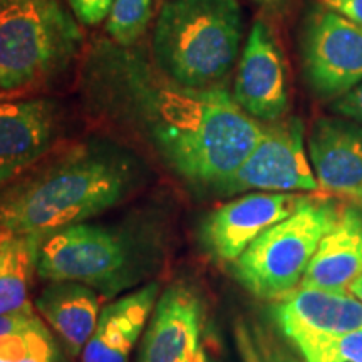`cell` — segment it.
Wrapping results in <instances>:
<instances>
[{
    "mask_svg": "<svg viewBox=\"0 0 362 362\" xmlns=\"http://www.w3.org/2000/svg\"><path fill=\"white\" fill-rule=\"evenodd\" d=\"M160 282H148L101 310L81 362H128L160 298Z\"/></svg>",
    "mask_w": 362,
    "mask_h": 362,
    "instance_id": "15",
    "label": "cell"
},
{
    "mask_svg": "<svg viewBox=\"0 0 362 362\" xmlns=\"http://www.w3.org/2000/svg\"><path fill=\"white\" fill-rule=\"evenodd\" d=\"M322 6L362 25V0H322Z\"/></svg>",
    "mask_w": 362,
    "mask_h": 362,
    "instance_id": "25",
    "label": "cell"
},
{
    "mask_svg": "<svg viewBox=\"0 0 362 362\" xmlns=\"http://www.w3.org/2000/svg\"><path fill=\"white\" fill-rule=\"evenodd\" d=\"M274 317L285 334H341L362 330V302L349 291L302 287L275 300Z\"/></svg>",
    "mask_w": 362,
    "mask_h": 362,
    "instance_id": "14",
    "label": "cell"
},
{
    "mask_svg": "<svg viewBox=\"0 0 362 362\" xmlns=\"http://www.w3.org/2000/svg\"><path fill=\"white\" fill-rule=\"evenodd\" d=\"M259 2H264V4H269V2H274V0H259Z\"/></svg>",
    "mask_w": 362,
    "mask_h": 362,
    "instance_id": "30",
    "label": "cell"
},
{
    "mask_svg": "<svg viewBox=\"0 0 362 362\" xmlns=\"http://www.w3.org/2000/svg\"><path fill=\"white\" fill-rule=\"evenodd\" d=\"M341 202L310 194L296 214L270 226L232 264L235 279L259 298L287 296L302 282L317 247L342 211Z\"/></svg>",
    "mask_w": 362,
    "mask_h": 362,
    "instance_id": "6",
    "label": "cell"
},
{
    "mask_svg": "<svg viewBox=\"0 0 362 362\" xmlns=\"http://www.w3.org/2000/svg\"><path fill=\"white\" fill-rule=\"evenodd\" d=\"M35 309L47 320L66 352L83 354L101 315V296L89 285L52 280L35 298Z\"/></svg>",
    "mask_w": 362,
    "mask_h": 362,
    "instance_id": "17",
    "label": "cell"
},
{
    "mask_svg": "<svg viewBox=\"0 0 362 362\" xmlns=\"http://www.w3.org/2000/svg\"><path fill=\"white\" fill-rule=\"evenodd\" d=\"M0 362H62L59 344L39 317L0 339Z\"/></svg>",
    "mask_w": 362,
    "mask_h": 362,
    "instance_id": "20",
    "label": "cell"
},
{
    "mask_svg": "<svg viewBox=\"0 0 362 362\" xmlns=\"http://www.w3.org/2000/svg\"><path fill=\"white\" fill-rule=\"evenodd\" d=\"M203 362H211V361H208V357H206V359H205V361H203Z\"/></svg>",
    "mask_w": 362,
    "mask_h": 362,
    "instance_id": "31",
    "label": "cell"
},
{
    "mask_svg": "<svg viewBox=\"0 0 362 362\" xmlns=\"http://www.w3.org/2000/svg\"><path fill=\"white\" fill-rule=\"evenodd\" d=\"M163 242L146 225L74 223L39 242L40 279L89 285L101 297H116L146 280L161 260Z\"/></svg>",
    "mask_w": 362,
    "mask_h": 362,
    "instance_id": "3",
    "label": "cell"
},
{
    "mask_svg": "<svg viewBox=\"0 0 362 362\" xmlns=\"http://www.w3.org/2000/svg\"><path fill=\"white\" fill-rule=\"evenodd\" d=\"M71 11L86 25H98L110 17L115 0H67Z\"/></svg>",
    "mask_w": 362,
    "mask_h": 362,
    "instance_id": "22",
    "label": "cell"
},
{
    "mask_svg": "<svg viewBox=\"0 0 362 362\" xmlns=\"http://www.w3.org/2000/svg\"><path fill=\"white\" fill-rule=\"evenodd\" d=\"M349 292L354 293V296L362 302V274L354 280V282H352V285L349 287Z\"/></svg>",
    "mask_w": 362,
    "mask_h": 362,
    "instance_id": "27",
    "label": "cell"
},
{
    "mask_svg": "<svg viewBox=\"0 0 362 362\" xmlns=\"http://www.w3.org/2000/svg\"><path fill=\"white\" fill-rule=\"evenodd\" d=\"M302 66L310 89L322 99H339L362 83V25L329 7L307 17Z\"/></svg>",
    "mask_w": 362,
    "mask_h": 362,
    "instance_id": "7",
    "label": "cell"
},
{
    "mask_svg": "<svg viewBox=\"0 0 362 362\" xmlns=\"http://www.w3.org/2000/svg\"><path fill=\"white\" fill-rule=\"evenodd\" d=\"M61 124L51 99L0 101V188L42 160Z\"/></svg>",
    "mask_w": 362,
    "mask_h": 362,
    "instance_id": "11",
    "label": "cell"
},
{
    "mask_svg": "<svg viewBox=\"0 0 362 362\" xmlns=\"http://www.w3.org/2000/svg\"><path fill=\"white\" fill-rule=\"evenodd\" d=\"M307 193H248L215 208L200 225V243L216 262L233 264L270 226L309 200Z\"/></svg>",
    "mask_w": 362,
    "mask_h": 362,
    "instance_id": "9",
    "label": "cell"
},
{
    "mask_svg": "<svg viewBox=\"0 0 362 362\" xmlns=\"http://www.w3.org/2000/svg\"><path fill=\"white\" fill-rule=\"evenodd\" d=\"M242 35L237 0H168L153 30V62L188 88L221 86L237 62Z\"/></svg>",
    "mask_w": 362,
    "mask_h": 362,
    "instance_id": "4",
    "label": "cell"
},
{
    "mask_svg": "<svg viewBox=\"0 0 362 362\" xmlns=\"http://www.w3.org/2000/svg\"><path fill=\"white\" fill-rule=\"evenodd\" d=\"M332 110L344 117L356 121V123L362 124V83L356 86L354 89L344 94L334 103Z\"/></svg>",
    "mask_w": 362,
    "mask_h": 362,
    "instance_id": "23",
    "label": "cell"
},
{
    "mask_svg": "<svg viewBox=\"0 0 362 362\" xmlns=\"http://www.w3.org/2000/svg\"><path fill=\"white\" fill-rule=\"evenodd\" d=\"M309 160L319 188L354 202L362 194V124L339 117H319L312 124Z\"/></svg>",
    "mask_w": 362,
    "mask_h": 362,
    "instance_id": "13",
    "label": "cell"
},
{
    "mask_svg": "<svg viewBox=\"0 0 362 362\" xmlns=\"http://www.w3.org/2000/svg\"><path fill=\"white\" fill-rule=\"evenodd\" d=\"M319 181L307 158L304 124L298 117L274 121L247 160L226 181L220 194L242 192H319Z\"/></svg>",
    "mask_w": 362,
    "mask_h": 362,
    "instance_id": "8",
    "label": "cell"
},
{
    "mask_svg": "<svg viewBox=\"0 0 362 362\" xmlns=\"http://www.w3.org/2000/svg\"><path fill=\"white\" fill-rule=\"evenodd\" d=\"M151 19V0H115L107 17V34L119 45H134Z\"/></svg>",
    "mask_w": 362,
    "mask_h": 362,
    "instance_id": "21",
    "label": "cell"
},
{
    "mask_svg": "<svg viewBox=\"0 0 362 362\" xmlns=\"http://www.w3.org/2000/svg\"><path fill=\"white\" fill-rule=\"evenodd\" d=\"M202 302L192 288L175 284L158 298L138 362H203Z\"/></svg>",
    "mask_w": 362,
    "mask_h": 362,
    "instance_id": "12",
    "label": "cell"
},
{
    "mask_svg": "<svg viewBox=\"0 0 362 362\" xmlns=\"http://www.w3.org/2000/svg\"><path fill=\"white\" fill-rule=\"evenodd\" d=\"M40 238L39 235H19L12 259L0 275V315L34 309L29 302V288L37 267Z\"/></svg>",
    "mask_w": 362,
    "mask_h": 362,
    "instance_id": "18",
    "label": "cell"
},
{
    "mask_svg": "<svg viewBox=\"0 0 362 362\" xmlns=\"http://www.w3.org/2000/svg\"><path fill=\"white\" fill-rule=\"evenodd\" d=\"M34 309L33 310H19L12 312V314L0 315V339L8 336V334L17 332V330L24 329L35 319Z\"/></svg>",
    "mask_w": 362,
    "mask_h": 362,
    "instance_id": "24",
    "label": "cell"
},
{
    "mask_svg": "<svg viewBox=\"0 0 362 362\" xmlns=\"http://www.w3.org/2000/svg\"><path fill=\"white\" fill-rule=\"evenodd\" d=\"M296 357L293 362H362V330L327 336V334H287Z\"/></svg>",
    "mask_w": 362,
    "mask_h": 362,
    "instance_id": "19",
    "label": "cell"
},
{
    "mask_svg": "<svg viewBox=\"0 0 362 362\" xmlns=\"http://www.w3.org/2000/svg\"><path fill=\"white\" fill-rule=\"evenodd\" d=\"M143 180V163L129 149L103 139L72 144L0 188V228L44 237L104 214Z\"/></svg>",
    "mask_w": 362,
    "mask_h": 362,
    "instance_id": "2",
    "label": "cell"
},
{
    "mask_svg": "<svg viewBox=\"0 0 362 362\" xmlns=\"http://www.w3.org/2000/svg\"><path fill=\"white\" fill-rule=\"evenodd\" d=\"M17 242H19V235H13L7 230L0 228V275L7 269L8 262L12 259V253L17 247Z\"/></svg>",
    "mask_w": 362,
    "mask_h": 362,
    "instance_id": "26",
    "label": "cell"
},
{
    "mask_svg": "<svg viewBox=\"0 0 362 362\" xmlns=\"http://www.w3.org/2000/svg\"><path fill=\"white\" fill-rule=\"evenodd\" d=\"M83 44L62 0H0V90L13 94L56 79Z\"/></svg>",
    "mask_w": 362,
    "mask_h": 362,
    "instance_id": "5",
    "label": "cell"
},
{
    "mask_svg": "<svg viewBox=\"0 0 362 362\" xmlns=\"http://www.w3.org/2000/svg\"><path fill=\"white\" fill-rule=\"evenodd\" d=\"M233 98L253 119H282L288 111L287 71L282 51L264 21L252 25L235 78Z\"/></svg>",
    "mask_w": 362,
    "mask_h": 362,
    "instance_id": "10",
    "label": "cell"
},
{
    "mask_svg": "<svg viewBox=\"0 0 362 362\" xmlns=\"http://www.w3.org/2000/svg\"><path fill=\"white\" fill-rule=\"evenodd\" d=\"M362 274V206L344 205L332 230L317 247L307 267L302 287L349 291Z\"/></svg>",
    "mask_w": 362,
    "mask_h": 362,
    "instance_id": "16",
    "label": "cell"
},
{
    "mask_svg": "<svg viewBox=\"0 0 362 362\" xmlns=\"http://www.w3.org/2000/svg\"><path fill=\"white\" fill-rule=\"evenodd\" d=\"M11 96H12V94H7V93H4V90H0V101H4V99H7Z\"/></svg>",
    "mask_w": 362,
    "mask_h": 362,
    "instance_id": "28",
    "label": "cell"
},
{
    "mask_svg": "<svg viewBox=\"0 0 362 362\" xmlns=\"http://www.w3.org/2000/svg\"><path fill=\"white\" fill-rule=\"evenodd\" d=\"M83 90L90 110L138 138L197 193L220 194L264 129L223 86L176 83L134 45L112 39L90 49Z\"/></svg>",
    "mask_w": 362,
    "mask_h": 362,
    "instance_id": "1",
    "label": "cell"
},
{
    "mask_svg": "<svg viewBox=\"0 0 362 362\" xmlns=\"http://www.w3.org/2000/svg\"><path fill=\"white\" fill-rule=\"evenodd\" d=\"M352 203H356V205H359V206H362V194H361V197H359V198H356V200H354V202H352Z\"/></svg>",
    "mask_w": 362,
    "mask_h": 362,
    "instance_id": "29",
    "label": "cell"
}]
</instances>
